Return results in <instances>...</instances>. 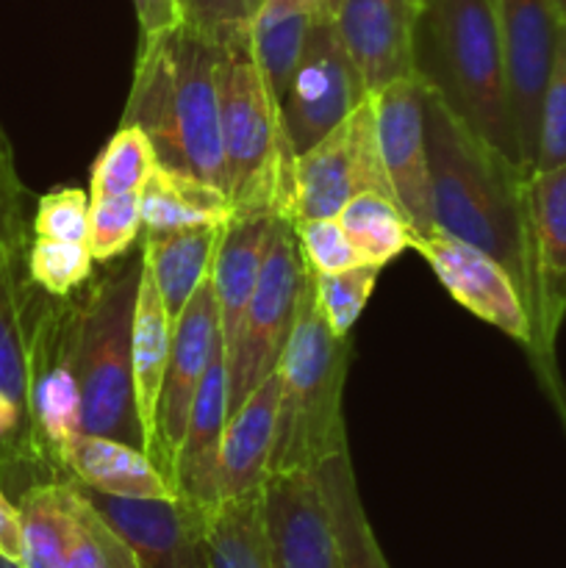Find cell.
Returning <instances> with one entry per match:
<instances>
[{"label": "cell", "mask_w": 566, "mask_h": 568, "mask_svg": "<svg viewBox=\"0 0 566 568\" xmlns=\"http://www.w3.org/2000/svg\"><path fill=\"white\" fill-rule=\"evenodd\" d=\"M28 194L0 128V486L14 503L39 483H61L39 438L37 386L67 297H53L31 277Z\"/></svg>", "instance_id": "cell-1"}, {"label": "cell", "mask_w": 566, "mask_h": 568, "mask_svg": "<svg viewBox=\"0 0 566 568\" xmlns=\"http://www.w3.org/2000/svg\"><path fill=\"white\" fill-rule=\"evenodd\" d=\"M425 142L436 227L503 264L505 272L514 277L527 308V294H530L527 178L530 172L477 136L431 89L425 94Z\"/></svg>", "instance_id": "cell-2"}, {"label": "cell", "mask_w": 566, "mask_h": 568, "mask_svg": "<svg viewBox=\"0 0 566 568\" xmlns=\"http://www.w3.org/2000/svg\"><path fill=\"white\" fill-rule=\"evenodd\" d=\"M220 61L222 42L186 22L142 37L122 125L150 139L161 166L225 189Z\"/></svg>", "instance_id": "cell-3"}, {"label": "cell", "mask_w": 566, "mask_h": 568, "mask_svg": "<svg viewBox=\"0 0 566 568\" xmlns=\"http://www.w3.org/2000/svg\"><path fill=\"white\" fill-rule=\"evenodd\" d=\"M414 64L464 125L522 164L494 0H431L414 22Z\"/></svg>", "instance_id": "cell-4"}, {"label": "cell", "mask_w": 566, "mask_h": 568, "mask_svg": "<svg viewBox=\"0 0 566 568\" xmlns=\"http://www.w3.org/2000/svg\"><path fill=\"white\" fill-rule=\"evenodd\" d=\"M142 253L109 261L103 275L72 292L70 361L78 386L81 433L148 453L133 388V308Z\"/></svg>", "instance_id": "cell-5"}, {"label": "cell", "mask_w": 566, "mask_h": 568, "mask_svg": "<svg viewBox=\"0 0 566 568\" xmlns=\"http://www.w3.org/2000/svg\"><path fill=\"white\" fill-rule=\"evenodd\" d=\"M347 366L350 336H333L316 305L314 277L309 275L292 336L277 364L281 397L270 475L316 469L333 455L347 453V425L342 414Z\"/></svg>", "instance_id": "cell-6"}, {"label": "cell", "mask_w": 566, "mask_h": 568, "mask_svg": "<svg viewBox=\"0 0 566 568\" xmlns=\"http://www.w3.org/2000/svg\"><path fill=\"white\" fill-rule=\"evenodd\" d=\"M220 142L225 194L236 216H286L294 150L247 31L222 42Z\"/></svg>", "instance_id": "cell-7"}, {"label": "cell", "mask_w": 566, "mask_h": 568, "mask_svg": "<svg viewBox=\"0 0 566 568\" xmlns=\"http://www.w3.org/2000/svg\"><path fill=\"white\" fill-rule=\"evenodd\" d=\"M309 275L292 222L275 216L259 283L244 308L233 349L228 353V416L264 377L277 372Z\"/></svg>", "instance_id": "cell-8"}, {"label": "cell", "mask_w": 566, "mask_h": 568, "mask_svg": "<svg viewBox=\"0 0 566 568\" xmlns=\"http://www.w3.org/2000/svg\"><path fill=\"white\" fill-rule=\"evenodd\" d=\"M527 236H530V344L544 392L566 422V392L558 375L555 344L566 320V164L527 178Z\"/></svg>", "instance_id": "cell-9"}, {"label": "cell", "mask_w": 566, "mask_h": 568, "mask_svg": "<svg viewBox=\"0 0 566 568\" xmlns=\"http://www.w3.org/2000/svg\"><path fill=\"white\" fill-rule=\"evenodd\" d=\"M364 192L392 197L381 159V142H377L372 94L314 148L294 155L292 194L283 220L297 225L305 220L336 216L350 200Z\"/></svg>", "instance_id": "cell-10"}, {"label": "cell", "mask_w": 566, "mask_h": 568, "mask_svg": "<svg viewBox=\"0 0 566 568\" xmlns=\"http://www.w3.org/2000/svg\"><path fill=\"white\" fill-rule=\"evenodd\" d=\"M370 98L336 22H311L303 53L281 100L283 131L294 155L314 148L350 111Z\"/></svg>", "instance_id": "cell-11"}, {"label": "cell", "mask_w": 566, "mask_h": 568, "mask_svg": "<svg viewBox=\"0 0 566 568\" xmlns=\"http://www.w3.org/2000/svg\"><path fill=\"white\" fill-rule=\"evenodd\" d=\"M222 347V325H220V305H216L214 283L211 272L186 308L172 322V344L170 361H166L164 386H161L159 410H155V442H153V464L164 471L172 486V464L175 453L186 433L189 414H192L194 397L203 383L205 369L216 349Z\"/></svg>", "instance_id": "cell-12"}, {"label": "cell", "mask_w": 566, "mask_h": 568, "mask_svg": "<svg viewBox=\"0 0 566 568\" xmlns=\"http://www.w3.org/2000/svg\"><path fill=\"white\" fill-rule=\"evenodd\" d=\"M511 114H514L519 159L527 172L536 164L542 94L553 70L560 20L553 0H494Z\"/></svg>", "instance_id": "cell-13"}, {"label": "cell", "mask_w": 566, "mask_h": 568, "mask_svg": "<svg viewBox=\"0 0 566 568\" xmlns=\"http://www.w3.org/2000/svg\"><path fill=\"white\" fill-rule=\"evenodd\" d=\"M75 486V483H72ZM100 516L125 538L139 568H211L209 508L186 497H109L75 486Z\"/></svg>", "instance_id": "cell-14"}, {"label": "cell", "mask_w": 566, "mask_h": 568, "mask_svg": "<svg viewBox=\"0 0 566 568\" xmlns=\"http://www.w3.org/2000/svg\"><path fill=\"white\" fill-rule=\"evenodd\" d=\"M425 94L427 87L416 72L372 92L383 170L392 197L405 211L416 236L436 231L425 142Z\"/></svg>", "instance_id": "cell-15"}, {"label": "cell", "mask_w": 566, "mask_h": 568, "mask_svg": "<svg viewBox=\"0 0 566 568\" xmlns=\"http://www.w3.org/2000/svg\"><path fill=\"white\" fill-rule=\"evenodd\" d=\"M411 250H416L431 264L438 283L447 288L455 303L514 342L525 347L530 344V316L522 292L505 266L497 264L492 255L438 227L427 236H416Z\"/></svg>", "instance_id": "cell-16"}, {"label": "cell", "mask_w": 566, "mask_h": 568, "mask_svg": "<svg viewBox=\"0 0 566 568\" xmlns=\"http://www.w3.org/2000/svg\"><path fill=\"white\" fill-rule=\"evenodd\" d=\"M261 503L272 568H344L314 469L270 475Z\"/></svg>", "instance_id": "cell-17"}, {"label": "cell", "mask_w": 566, "mask_h": 568, "mask_svg": "<svg viewBox=\"0 0 566 568\" xmlns=\"http://www.w3.org/2000/svg\"><path fill=\"white\" fill-rule=\"evenodd\" d=\"M414 22L408 0H344L336 31L366 92L414 75Z\"/></svg>", "instance_id": "cell-18"}, {"label": "cell", "mask_w": 566, "mask_h": 568, "mask_svg": "<svg viewBox=\"0 0 566 568\" xmlns=\"http://www.w3.org/2000/svg\"><path fill=\"white\" fill-rule=\"evenodd\" d=\"M228 422L225 344L214 353L189 414L186 433L172 464V488L203 508L220 505V453Z\"/></svg>", "instance_id": "cell-19"}, {"label": "cell", "mask_w": 566, "mask_h": 568, "mask_svg": "<svg viewBox=\"0 0 566 568\" xmlns=\"http://www.w3.org/2000/svg\"><path fill=\"white\" fill-rule=\"evenodd\" d=\"M281 375L272 372L228 416L220 453V503L261 494L275 449Z\"/></svg>", "instance_id": "cell-20"}, {"label": "cell", "mask_w": 566, "mask_h": 568, "mask_svg": "<svg viewBox=\"0 0 566 568\" xmlns=\"http://www.w3.org/2000/svg\"><path fill=\"white\" fill-rule=\"evenodd\" d=\"M64 480L81 488L131 499L175 497V488L144 449L105 436L78 433L64 447Z\"/></svg>", "instance_id": "cell-21"}, {"label": "cell", "mask_w": 566, "mask_h": 568, "mask_svg": "<svg viewBox=\"0 0 566 568\" xmlns=\"http://www.w3.org/2000/svg\"><path fill=\"white\" fill-rule=\"evenodd\" d=\"M272 225H275V216H236L222 227V236L216 242L214 261H211V283H214L216 305H220L225 358L233 349L244 308H247L255 283H259L266 247H270Z\"/></svg>", "instance_id": "cell-22"}, {"label": "cell", "mask_w": 566, "mask_h": 568, "mask_svg": "<svg viewBox=\"0 0 566 568\" xmlns=\"http://www.w3.org/2000/svg\"><path fill=\"white\" fill-rule=\"evenodd\" d=\"M142 231L144 236H159L186 227H220L236 220L225 189L186 172L155 166L144 181L142 192Z\"/></svg>", "instance_id": "cell-23"}, {"label": "cell", "mask_w": 566, "mask_h": 568, "mask_svg": "<svg viewBox=\"0 0 566 568\" xmlns=\"http://www.w3.org/2000/svg\"><path fill=\"white\" fill-rule=\"evenodd\" d=\"M172 320L164 308L159 288H155L150 266L142 258L137 288V308H133V388H137V408L142 419L148 455L155 442V410H159L161 386H164L166 361H170Z\"/></svg>", "instance_id": "cell-24"}, {"label": "cell", "mask_w": 566, "mask_h": 568, "mask_svg": "<svg viewBox=\"0 0 566 568\" xmlns=\"http://www.w3.org/2000/svg\"><path fill=\"white\" fill-rule=\"evenodd\" d=\"M222 227H186L142 239V258L150 266L170 320L175 322L200 283L209 277Z\"/></svg>", "instance_id": "cell-25"}, {"label": "cell", "mask_w": 566, "mask_h": 568, "mask_svg": "<svg viewBox=\"0 0 566 568\" xmlns=\"http://www.w3.org/2000/svg\"><path fill=\"white\" fill-rule=\"evenodd\" d=\"M316 480L322 486L327 510H331L333 532H336L338 555H342L344 568H392L381 544H377L375 530L366 519L364 503H361L358 483H355L353 460L347 453H338L327 458L325 464L316 466Z\"/></svg>", "instance_id": "cell-26"}, {"label": "cell", "mask_w": 566, "mask_h": 568, "mask_svg": "<svg viewBox=\"0 0 566 568\" xmlns=\"http://www.w3.org/2000/svg\"><path fill=\"white\" fill-rule=\"evenodd\" d=\"M311 22L314 20H311L305 0H261L250 20V44H253L255 59H259L277 103L292 81Z\"/></svg>", "instance_id": "cell-27"}, {"label": "cell", "mask_w": 566, "mask_h": 568, "mask_svg": "<svg viewBox=\"0 0 566 568\" xmlns=\"http://www.w3.org/2000/svg\"><path fill=\"white\" fill-rule=\"evenodd\" d=\"M209 558L211 568H272L261 494L211 508Z\"/></svg>", "instance_id": "cell-28"}, {"label": "cell", "mask_w": 566, "mask_h": 568, "mask_svg": "<svg viewBox=\"0 0 566 568\" xmlns=\"http://www.w3.org/2000/svg\"><path fill=\"white\" fill-rule=\"evenodd\" d=\"M336 216L364 264L386 266L414 244L416 233L408 216L388 194H358Z\"/></svg>", "instance_id": "cell-29"}, {"label": "cell", "mask_w": 566, "mask_h": 568, "mask_svg": "<svg viewBox=\"0 0 566 568\" xmlns=\"http://www.w3.org/2000/svg\"><path fill=\"white\" fill-rule=\"evenodd\" d=\"M22 519V568H67L70 483H39L17 499Z\"/></svg>", "instance_id": "cell-30"}, {"label": "cell", "mask_w": 566, "mask_h": 568, "mask_svg": "<svg viewBox=\"0 0 566 568\" xmlns=\"http://www.w3.org/2000/svg\"><path fill=\"white\" fill-rule=\"evenodd\" d=\"M67 568H139L125 538L94 510L70 483V525H67Z\"/></svg>", "instance_id": "cell-31"}, {"label": "cell", "mask_w": 566, "mask_h": 568, "mask_svg": "<svg viewBox=\"0 0 566 568\" xmlns=\"http://www.w3.org/2000/svg\"><path fill=\"white\" fill-rule=\"evenodd\" d=\"M155 166H159V159H155L150 139L139 128L120 125V131L111 136V142L94 161L89 200L142 192L144 181Z\"/></svg>", "instance_id": "cell-32"}, {"label": "cell", "mask_w": 566, "mask_h": 568, "mask_svg": "<svg viewBox=\"0 0 566 568\" xmlns=\"http://www.w3.org/2000/svg\"><path fill=\"white\" fill-rule=\"evenodd\" d=\"M381 270L383 266H375V264H358L342 272L311 275L314 277L316 305H320L322 316H325L333 336L347 338L350 333H353L361 311L366 308L372 292H375Z\"/></svg>", "instance_id": "cell-33"}, {"label": "cell", "mask_w": 566, "mask_h": 568, "mask_svg": "<svg viewBox=\"0 0 566 568\" xmlns=\"http://www.w3.org/2000/svg\"><path fill=\"white\" fill-rule=\"evenodd\" d=\"M142 233V197L139 192L92 200L89 209V250L94 261L109 264L137 244Z\"/></svg>", "instance_id": "cell-34"}, {"label": "cell", "mask_w": 566, "mask_h": 568, "mask_svg": "<svg viewBox=\"0 0 566 568\" xmlns=\"http://www.w3.org/2000/svg\"><path fill=\"white\" fill-rule=\"evenodd\" d=\"M31 277L53 297H70L92 277L94 255L87 242L37 239L31 242Z\"/></svg>", "instance_id": "cell-35"}, {"label": "cell", "mask_w": 566, "mask_h": 568, "mask_svg": "<svg viewBox=\"0 0 566 568\" xmlns=\"http://www.w3.org/2000/svg\"><path fill=\"white\" fill-rule=\"evenodd\" d=\"M566 164V28L560 26L555 44L553 70L542 94V114H538V144L533 172L553 170Z\"/></svg>", "instance_id": "cell-36"}, {"label": "cell", "mask_w": 566, "mask_h": 568, "mask_svg": "<svg viewBox=\"0 0 566 568\" xmlns=\"http://www.w3.org/2000/svg\"><path fill=\"white\" fill-rule=\"evenodd\" d=\"M294 236H297L300 255L311 275H327V272H342L350 266L364 264L358 250L344 233L338 216H325V220H305L297 222Z\"/></svg>", "instance_id": "cell-37"}, {"label": "cell", "mask_w": 566, "mask_h": 568, "mask_svg": "<svg viewBox=\"0 0 566 568\" xmlns=\"http://www.w3.org/2000/svg\"><path fill=\"white\" fill-rule=\"evenodd\" d=\"M89 192L78 186H61L42 194L33 211V236L59 239V242H87L89 244Z\"/></svg>", "instance_id": "cell-38"}, {"label": "cell", "mask_w": 566, "mask_h": 568, "mask_svg": "<svg viewBox=\"0 0 566 568\" xmlns=\"http://www.w3.org/2000/svg\"><path fill=\"white\" fill-rule=\"evenodd\" d=\"M259 3L261 0H178L181 22L216 42L247 31Z\"/></svg>", "instance_id": "cell-39"}, {"label": "cell", "mask_w": 566, "mask_h": 568, "mask_svg": "<svg viewBox=\"0 0 566 568\" xmlns=\"http://www.w3.org/2000/svg\"><path fill=\"white\" fill-rule=\"evenodd\" d=\"M0 555L22 564V519L14 499L0 486Z\"/></svg>", "instance_id": "cell-40"}, {"label": "cell", "mask_w": 566, "mask_h": 568, "mask_svg": "<svg viewBox=\"0 0 566 568\" xmlns=\"http://www.w3.org/2000/svg\"><path fill=\"white\" fill-rule=\"evenodd\" d=\"M133 6H137L142 37L166 31V28L181 22V6H178V0H133Z\"/></svg>", "instance_id": "cell-41"}, {"label": "cell", "mask_w": 566, "mask_h": 568, "mask_svg": "<svg viewBox=\"0 0 566 568\" xmlns=\"http://www.w3.org/2000/svg\"><path fill=\"white\" fill-rule=\"evenodd\" d=\"M342 3L344 0H305L314 22H336Z\"/></svg>", "instance_id": "cell-42"}, {"label": "cell", "mask_w": 566, "mask_h": 568, "mask_svg": "<svg viewBox=\"0 0 566 568\" xmlns=\"http://www.w3.org/2000/svg\"><path fill=\"white\" fill-rule=\"evenodd\" d=\"M553 6H555V14H558L560 26L566 28V0H553Z\"/></svg>", "instance_id": "cell-43"}, {"label": "cell", "mask_w": 566, "mask_h": 568, "mask_svg": "<svg viewBox=\"0 0 566 568\" xmlns=\"http://www.w3.org/2000/svg\"><path fill=\"white\" fill-rule=\"evenodd\" d=\"M427 3H431V0H408V6H411V9H414V14H420V11L425 9Z\"/></svg>", "instance_id": "cell-44"}, {"label": "cell", "mask_w": 566, "mask_h": 568, "mask_svg": "<svg viewBox=\"0 0 566 568\" xmlns=\"http://www.w3.org/2000/svg\"><path fill=\"white\" fill-rule=\"evenodd\" d=\"M0 568H22V564H17V560L6 558V555H0Z\"/></svg>", "instance_id": "cell-45"}]
</instances>
